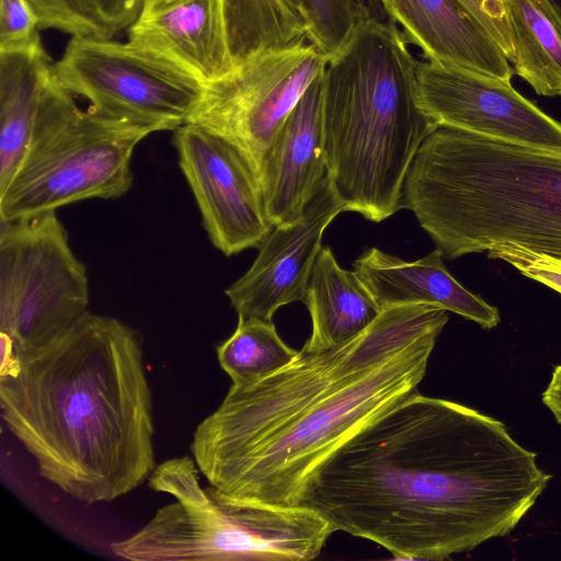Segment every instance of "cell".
Masks as SVG:
<instances>
[{
	"label": "cell",
	"mask_w": 561,
	"mask_h": 561,
	"mask_svg": "<svg viewBox=\"0 0 561 561\" xmlns=\"http://www.w3.org/2000/svg\"><path fill=\"white\" fill-rule=\"evenodd\" d=\"M161 1H164V0H144V4H142V7H145V5H151V4H154V3L161 2Z\"/></svg>",
	"instance_id": "obj_29"
},
{
	"label": "cell",
	"mask_w": 561,
	"mask_h": 561,
	"mask_svg": "<svg viewBox=\"0 0 561 561\" xmlns=\"http://www.w3.org/2000/svg\"><path fill=\"white\" fill-rule=\"evenodd\" d=\"M328 61L308 39L252 55L206 85L188 123L237 146L260 183L282 126Z\"/></svg>",
	"instance_id": "obj_9"
},
{
	"label": "cell",
	"mask_w": 561,
	"mask_h": 561,
	"mask_svg": "<svg viewBox=\"0 0 561 561\" xmlns=\"http://www.w3.org/2000/svg\"><path fill=\"white\" fill-rule=\"evenodd\" d=\"M308 18V41L328 59L369 18L365 0H302Z\"/></svg>",
	"instance_id": "obj_24"
},
{
	"label": "cell",
	"mask_w": 561,
	"mask_h": 561,
	"mask_svg": "<svg viewBox=\"0 0 561 561\" xmlns=\"http://www.w3.org/2000/svg\"><path fill=\"white\" fill-rule=\"evenodd\" d=\"M402 206L449 259L495 242L561 259V151L438 126L409 168Z\"/></svg>",
	"instance_id": "obj_4"
},
{
	"label": "cell",
	"mask_w": 561,
	"mask_h": 561,
	"mask_svg": "<svg viewBox=\"0 0 561 561\" xmlns=\"http://www.w3.org/2000/svg\"><path fill=\"white\" fill-rule=\"evenodd\" d=\"M38 30V18L26 0H0V51L39 44Z\"/></svg>",
	"instance_id": "obj_26"
},
{
	"label": "cell",
	"mask_w": 561,
	"mask_h": 561,
	"mask_svg": "<svg viewBox=\"0 0 561 561\" xmlns=\"http://www.w3.org/2000/svg\"><path fill=\"white\" fill-rule=\"evenodd\" d=\"M447 310L423 304L381 309L335 347H301L265 379L230 386L196 426L191 451L209 488L298 506L314 470L343 443L416 391Z\"/></svg>",
	"instance_id": "obj_2"
},
{
	"label": "cell",
	"mask_w": 561,
	"mask_h": 561,
	"mask_svg": "<svg viewBox=\"0 0 561 561\" xmlns=\"http://www.w3.org/2000/svg\"><path fill=\"white\" fill-rule=\"evenodd\" d=\"M53 62L42 43L0 51V191L28 146Z\"/></svg>",
	"instance_id": "obj_19"
},
{
	"label": "cell",
	"mask_w": 561,
	"mask_h": 561,
	"mask_svg": "<svg viewBox=\"0 0 561 561\" xmlns=\"http://www.w3.org/2000/svg\"><path fill=\"white\" fill-rule=\"evenodd\" d=\"M312 330L304 347L321 351L360 334L381 309L355 271L340 266L329 247L313 264L304 301Z\"/></svg>",
	"instance_id": "obj_18"
},
{
	"label": "cell",
	"mask_w": 561,
	"mask_h": 561,
	"mask_svg": "<svg viewBox=\"0 0 561 561\" xmlns=\"http://www.w3.org/2000/svg\"><path fill=\"white\" fill-rule=\"evenodd\" d=\"M173 144L211 243L227 256L260 248L274 227L257 176L240 149L194 123L176 128Z\"/></svg>",
	"instance_id": "obj_11"
},
{
	"label": "cell",
	"mask_w": 561,
	"mask_h": 561,
	"mask_svg": "<svg viewBox=\"0 0 561 561\" xmlns=\"http://www.w3.org/2000/svg\"><path fill=\"white\" fill-rule=\"evenodd\" d=\"M298 351L289 347L273 323L240 320L233 333L217 347L221 368L231 386L254 385L288 365Z\"/></svg>",
	"instance_id": "obj_22"
},
{
	"label": "cell",
	"mask_w": 561,
	"mask_h": 561,
	"mask_svg": "<svg viewBox=\"0 0 561 561\" xmlns=\"http://www.w3.org/2000/svg\"><path fill=\"white\" fill-rule=\"evenodd\" d=\"M513 71L538 95H561V12L550 0H506Z\"/></svg>",
	"instance_id": "obj_20"
},
{
	"label": "cell",
	"mask_w": 561,
	"mask_h": 561,
	"mask_svg": "<svg viewBox=\"0 0 561 561\" xmlns=\"http://www.w3.org/2000/svg\"><path fill=\"white\" fill-rule=\"evenodd\" d=\"M551 478L501 421L414 391L333 451L299 505L396 559L444 560L510 535Z\"/></svg>",
	"instance_id": "obj_1"
},
{
	"label": "cell",
	"mask_w": 561,
	"mask_h": 561,
	"mask_svg": "<svg viewBox=\"0 0 561 561\" xmlns=\"http://www.w3.org/2000/svg\"><path fill=\"white\" fill-rule=\"evenodd\" d=\"M416 64L397 25L371 16L327 64V176L344 211L380 222L403 207L409 168L438 127L421 106Z\"/></svg>",
	"instance_id": "obj_5"
},
{
	"label": "cell",
	"mask_w": 561,
	"mask_h": 561,
	"mask_svg": "<svg viewBox=\"0 0 561 561\" xmlns=\"http://www.w3.org/2000/svg\"><path fill=\"white\" fill-rule=\"evenodd\" d=\"M342 211L325 174L302 216L290 225L275 227L251 267L226 289L238 319L271 322L280 307L305 301L324 230Z\"/></svg>",
	"instance_id": "obj_13"
},
{
	"label": "cell",
	"mask_w": 561,
	"mask_h": 561,
	"mask_svg": "<svg viewBox=\"0 0 561 561\" xmlns=\"http://www.w3.org/2000/svg\"><path fill=\"white\" fill-rule=\"evenodd\" d=\"M225 11L236 65L257 53L308 39L302 0H225Z\"/></svg>",
	"instance_id": "obj_21"
},
{
	"label": "cell",
	"mask_w": 561,
	"mask_h": 561,
	"mask_svg": "<svg viewBox=\"0 0 561 561\" xmlns=\"http://www.w3.org/2000/svg\"><path fill=\"white\" fill-rule=\"evenodd\" d=\"M489 259L502 260L524 276L561 294V259L515 242H495L488 250Z\"/></svg>",
	"instance_id": "obj_25"
},
{
	"label": "cell",
	"mask_w": 561,
	"mask_h": 561,
	"mask_svg": "<svg viewBox=\"0 0 561 561\" xmlns=\"http://www.w3.org/2000/svg\"><path fill=\"white\" fill-rule=\"evenodd\" d=\"M0 222V332L22 355L89 312V279L56 211Z\"/></svg>",
	"instance_id": "obj_7"
},
{
	"label": "cell",
	"mask_w": 561,
	"mask_h": 561,
	"mask_svg": "<svg viewBox=\"0 0 561 561\" xmlns=\"http://www.w3.org/2000/svg\"><path fill=\"white\" fill-rule=\"evenodd\" d=\"M379 1L426 60L511 81V62L461 0Z\"/></svg>",
	"instance_id": "obj_16"
},
{
	"label": "cell",
	"mask_w": 561,
	"mask_h": 561,
	"mask_svg": "<svg viewBox=\"0 0 561 561\" xmlns=\"http://www.w3.org/2000/svg\"><path fill=\"white\" fill-rule=\"evenodd\" d=\"M542 403L561 425V365L554 367L550 382L541 396Z\"/></svg>",
	"instance_id": "obj_28"
},
{
	"label": "cell",
	"mask_w": 561,
	"mask_h": 561,
	"mask_svg": "<svg viewBox=\"0 0 561 561\" xmlns=\"http://www.w3.org/2000/svg\"><path fill=\"white\" fill-rule=\"evenodd\" d=\"M199 470L188 456L157 465L148 485L175 501L127 538L113 541L112 552L129 561H252L262 547L257 530L220 506L202 488Z\"/></svg>",
	"instance_id": "obj_10"
},
{
	"label": "cell",
	"mask_w": 561,
	"mask_h": 561,
	"mask_svg": "<svg viewBox=\"0 0 561 561\" xmlns=\"http://www.w3.org/2000/svg\"><path fill=\"white\" fill-rule=\"evenodd\" d=\"M128 41L180 65L205 85L236 68L225 0H164L142 7Z\"/></svg>",
	"instance_id": "obj_14"
},
{
	"label": "cell",
	"mask_w": 561,
	"mask_h": 561,
	"mask_svg": "<svg viewBox=\"0 0 561 561\" xmlns=\"http://www.w3.org/2000/svg\"><path fill=\"white\" fill-rule=\"evenodd\" d=\"M496 41L510 62L514 60L513 33L506 0H461Z\"/></svg>",
	"instance_id": "obj_27"
},
{
	"label": "cell",
	"mask_w": 561,
	"mask_h": 561,
	"mask_svg": "<svg viewBox=\"0 0 561 561\" xmlns=\"http://www.w3.org/2000/svg\"><path fill=\"white\" fill-rule=\"evenodd\" d=\"M416 81L421 106L436 126L561 151V123L511 81L428 60L417 61Z\"/></svg>",
	"instance_id": "obj_12"
},
{
	"label": "cell",
	"mask_w": 561,
	"mask_h": 561,
	"mask_svg": "<svg viewBox=\"0 0 561 561\" xmlns=\"http://www.w3.org/2000/svg\"><path fill=\"white\" fill-rule=\"evenodd\" d=\"M440 249L408 262L377 248L365 251L354 262L355 272L380 309L423 304L440 307L492 329L500 321V311L482 297L469 291L446 268Z\"/></svg>",
	"instance_id": "obj_17"
},
{
	"label": "cell",
	"mask_w": 561,
	"mask_h": 561,
	"mask_svg": "<svg viewBox=\"0 0 561 561\" xmlns=\"http://www.w3.org/2000/svg\"><path fill=\"white\" fill-rule=\"evenodd\" d=\"M39 28L72 36L113 38L138 18L144 0H26Z\"/></svg>",
	"instance_id": "obj_23"
},
{
	"label": "cell",
	"mask_w": 561,
	"mask_h": 561,
	"mask_svg": "<svg viewBox=\"0 0 561 561\" xmlns=\"http://www.w3.org/2000/svg\"><path fill=\"white\" fill-rule=\"evenodd\" d=\"M0 377L1 417L39 476L77 501H115L156 468L139 334L87 312Z\"/></svg>",
	"instance_id": "obj_3"
},
{
	"label": "cell",
	"mask_w": 561,
	"mask_h": 561,
	"mask_svg": "<svg viewBox=\"0 0 561 561\" xmlns=\"http://www.w3.org/2000/svg\"><path fill=\"white\" fill-rule=\"evenodd\" d=\"M322 76L293 108L265 161L260 185L265 214L274 228L290 225L302 216L327 174Z\"/></svg>",
	"instance_id": "obj_15"
},
{
	"label": "cell",
	"mask_w": 561,
	"mask_h": 561,
	"mask_svg": "<svg viewBox=\"0 0 561 561\" xmlns=\"http://www.w3.org/2000/svg\"><path fill=\"white\" fill-rule=\"evenodd\" d=\"M153 131L82 110L49 75L33 133L14 174L0 191V221L56 211L90 198H116L133 186L131 157Z\"/></svg>",
	"instance_id": "obj_6"
},
{
	"label": "cell",
	"mask_w": 561,
	"mask_h": 561,
	"mask_svg": "<svg viewBox=\"0 0 561 561\" xmlns=\"http://www.w3.org/2000/svg\"><path fill=\"white\" fill-rule=\"evenodd\" d=\"M550 1L561 12V0H550Z\"/></svg>",
	"instance_id": "obj_30"
},
{
	"label": "cell",
	"mask_w": 561,
	"mask_h": 561,
	"mask_svg": "<svg viewBox=\"0 0 561 561\" xmlns=\"http://www.w3.org/2000/svg\"><path fill=\"white\" fill-rule=\"evenodd\" d=\"M53 70L92 110L153 133L188 123L206 89L171 59L112 38L72 36Z\"/></svg>",
	"instance_id": "obj_8"
}]
</instances>
